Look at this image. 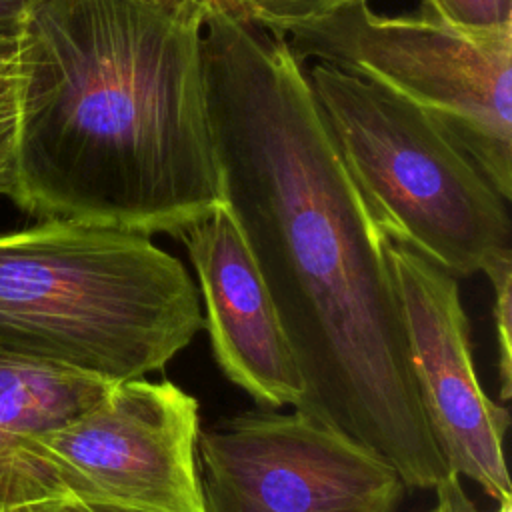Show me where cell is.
I'll list each match as a JSON object with an SVG mask.
<instances>
[{
	"mask_svg": "<svg viewBox=\"0 0 512 512\" xmlns=\"http://www.w3.org/2000/svg\"><path fill=\"white\" fill-rule=\"evenodd\" d=\"M202 328L198 288L150 236L74 220L0 234V348L110 382L162 370Z\"/></svg>",
	"mask_w": 512,
	"mask_h": 512,
	"instance_id": "3957f363",
	"label": "cell"
},
{
	"mask_svg": "<svg viewBox=\"0 0 512 512\" xmlns=\"http://www.w3.org/2000/svg\"><path fill=\"white\" fill-rule=\"evenodd\" d=\"M484 274L490 278L494 290V328L498 344V376H500V398L510 400L512 392V338H510V284H512V250L496 256L486 268Z\"/></svg>",
	"mask_w": 512,
	"mask_h": 512,
	"instance_id": "4fadbf2b",
	"label": "cell"
},
{
	"mask_svg": "<svg viewBox=\"0 0 512 512\" xmlns=\"http://www.w3.org/2000/svg\"><path fill=\"white\" fill-rule=\"evenodd\" d=\"M372 222L456 278L512 250L506 200L422 108L386 86L314 62L306 72Z\"/></svg>",
	"mask_w": 512,
	"mask_h": 512,
	"instance_id": "277c9868",
	"label": "cell"
},
{
	"mask_svg": "<svg viewBox=\"0 0 512 512\" xmlns=\"http://www.w3.org/2000/svg\"><path fill=\"white\" fill-rule=\"evenodd\" d=\"M202 68L222 204L296 356L306 412L386 458L408 490L452 472L426 420L386 236L286 40L206 10Z\"/></svg>",
	"mask_w": 512,
	"mask_h": 512,
	"instance_id": "6da1fadb",
	"label": "cell"
},
{
	"mask_svg": "<svg viewBox=\"0 0 512 512\" xmlns=\"http://www.w3.org/2000/svg\"><path fill=\"white\" fill-rule=\"evenodd\" d=\"M354 0H204L206 10L218 12L232 22L262 28L276 36L322 20Z\"/></svg>",
	"mask_w": 512,
	"mask_h": 512,
	"instance_id": "8fae6325",
	"label": "cell"
},
{
	"mask_svg": "<svg viewBox=\"0 0 512 512\" xmlns=\"http://www.w3.org/2000/svg\"><path fill=\"white\" fill-rule=\"evenodd\" d=\"M434 490H436V504H434V508H430L426 512H456L452 498H450L448 490L444 488V484H438Z\"/></svg>",
	"mask_w": 512,
	"mask_h": 512,
	"instance_id": "ac0fdd59",
	"label": "cell"
},
{
	"mask_svg": "<svg viewBox=\"0 0 512 512\" xmlns=\"http://www.w3.org/2000/svg\"><path fill=\"white\" fill-rule=\"evenodd\" d=\"M204 300L202 324L224 376L258 402L298 406L304 380L250 246L224 204L178 234Z\"/></svg>",
	"mask_w": 512,
	"mask_h": 512,
	"instance_id": "9c48e42d",
	"label": "cell"
},
{
	"mask_svg": "<svg viewBox=\"0 0 512 512\" xmlns=\"http://www.w3.org/2000/svg\"><path fill=\"white\" fill-rule=\"evenodd\" d=\"M282 38L298 62L338 66L428 112L512 200V28L470 30L428 8L386 18L354 0Z\"/></svg>",
	"mask_w": 512,
	"mask_h": 512,
	"instance_id": "5b68a950",
	"label": "cell"
},
{
	"mask_svg": "<svg viewBox=\"0 0 512 512\" xmlns=\"http://www.w3.org/2000/svg\"><path fill=\"white\" fill-rule=\"evenodd\" d=\"M18 146V38L0 42V196L12 198Z\"/></svg>",
	"mask_w": 512,
	"mask_h": 512,
	"instance_id": "7c38bea8",
	"label": "cell"
},
{
	"mask_svg": "<svg viewBox=\"0 0 512 512\" xmlns=\"http://www.w3.org/2000/svg\"><path fill=\"white\" fill-rule=\"evenodd\" d=\"M418 396L452 474L490 498H512L504 464L510 414L490 400L474 372L458 280L410 246L386 238Z\"/></svg>",
	"mask_w": 512,
	"mask_h": 512,
	"instance_id": "ba28073f",
	"label": "cell"
},
{
	"mask_svg": "<svg viewBox=\"0 0 512 512\" xmlns=\"http://www.w3.org/2000/svg\"><path fill=\"white\" fill-rule=\"evenodd\" d=\"M114 384L0 348V468L18 442L80 416Z\"/></svg>",
	"mask_w": 512,
	"mask_h": 512,
	"instance_id": "30bf717a",
	"label": "cell"
},
{
	"mask_svg": "<svg viewBox=\"0 0 512 512\" xmlns=\"http://www.w3.org/2000/svg\"><path fill=\"white\" fill-rule=\"evenodd\" d=\"M444 488L448 490L450 498H452V504L456 508V512H478L476 506L472 504V500L466 496V492L462 490V484H460V476L456 474H450L444 482ZM498 510L496 512H512V498L510 500H504V502H498Z\"/></svg>",
	"mask_w": 512,
	"mask_h": 512,
	"instance_id": "e0dca14e",
	"label": "cell"
},
{
	"mask_svg": "<svg viewBox=\"0 0 512 512\" xmlns=\"http://www.w3.org/2000/svg\"><path fill=\"white\" fill-rule=\"evenodd\" d=\"M36 0H0V42L16 40Z\"/></svg>",
	"mask_w": 512,
	"mask_h": 512,
	"instance_id": "2e32d148",
	"label": "cell"
},
{
	"mask_svg": "<svg viewBox=\"0 0 512 512\" xmlns=\"http://www.w3.org/2000/svg\"><path fill=\"white\" fill-rule=\"evenodd\" d=\"M204 512H398L400 472L300 412L248 410L198 432Z\"/></svg>",
	"mask_w": 512,
	"mask_h": 512,
	"instance_id": "52a82bcc",
	"label": "cell"
},
{
	"mask_svg": "<svg viewBox=\"0 0 512 512\" xmlns=\"http://www.w3.org/2000/svg\"><path fill=\"white\" fill-rule=\"evenodd\" d=\"M6 512H146V510L120 506V504H106V502L60 498V500H42V502L22 504Z\"/></svg>",
	"mask_w": 512,
	"mask_h": 512,
	"instance_id": "9a60e30c",
	"label": "cell"
},
{
	"mask_svg": "<svg viewBox=\"0 0 512 512\" xmlns=\"http://www.w3.org/2000/svg\"><path fill=\"white\" fill-rule=\"evenodd\" d=\"M152 2H180V0H152ZM204 2V0H202ZM206 6V4H204Z\"/></svg>",
	"mask_w": 512,
	"mask_h": 512,
	"instance_id": "d6986e66",
	"label": "cell"
},
{
	"mask_svg": "<svg viewBox=\"0 0 512 512\" xmlns=\"http://www.w3.org/2000/svg\"><path fill=\"white\" fill-rule=\"evenodd\" d=\"M202 0H36L18 34L12 200L42 220L180 234L218 204Z\"/></svg>",
	"mask_w": 512,
	"mask_h": 512,
	"instance_id": "7a4b0ae2",
	"label": "cell"
},
{
	"mask_svg": "<svg viewBox=\"0 0 512 512\" xmlns=\"http://www.w3.org/2000/svg\"><path fill=\"white\" fill-rule=\"evenodd\" d=\"M198 400L180 386L124 380L66 424L18 442L0 468V512L76 498L146 512H204Z\"/></svg>",
	"mask_w": 512,
	"mask_h": 512,
	"instance_id": "8992f818",
	"label": "cell"
},
{
	"mask_svg": "<svg viewBox=\"0 0 512 512\" xmlns=\"http://www.w3.org/2000/svg\"><path fill=\"white\" fill-rule=\"evenodd\" d=\"M424 8L470 30L512 28V0H424Z\"/></svg>",
	"mask_w": 512,
	"mask_h": 512,
	"instance_id": "5bb4252c",
	"label": "cell"
}]
</instances>
